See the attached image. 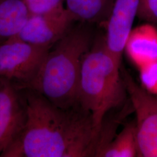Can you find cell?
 I'll return each mask as SVG.
<instances>
[{"label":"cell","instance_id":"cell-12","mask_svg":"<svg viewBox=\"0 0 157 157\" xmlns=\"http://www.w3.org/2000/svg\"><path fill=\"white\" fill-rule=\"evenodd\" d=\"M99 157H138L135 121L126 124L122 131L102 149Z\"/></svg>","mask_w":157,"mask_h":157},{"label":"cell","instance_id":"cell-9","mask_svg":"<svg viewBox=\"0 0 157 157\" xmlns=\"http://www.w3.org/2000/svg\"><path fill=\"white\" fill-rule=\"evenodd\" d=\"M124 52L138 69L157 61V26L146 22L133 28Z\"/></svg>","mask_w":157,"mask_h":157},{"label":"cell","instance_id":"cell-6","mask_svg":"<svg viewBox=\"0 0 157 157\" xmlns=\"http://www.w3.org/2000/svg\"><path fill=\"white\" fill-rule=\"evenodd\" d=\"M74 22L65 8L50 13L30 15L20 32L12 39L52 47L72 28Z\"/></svg>","mask_w":157,"mask_h":157},{"label":"cell","instance_id":"cell-4","mask_svg":"<svg viewBox=\"0 0 157 157\" xmlns=\"http://www.w3.org/2000/svg\"><path fill=\"white\" fill-rule=\"evenodd\" d=\"M51 48L14 39L0 44V78L9 81L18 90L27 88Z\"/></svg>","mask_w":157,"mask_h":157},{"label":"cell","instance_id":"cell-13","mask_svg":"<svg viewBox=\"0 0 157 157\" xmlns=\"http://www.w3.org/2000/svg\"><path fill=\"white\" fill-rule=\"evenodd\" d=\"M30 15L50 13L65 7V0H23Z\"/></svg>","mask_w":157,"mask_h":157},{"label":"cell","instance_id":"cell-10","mask_svg":"<svg viewBox=\"0 0 157 157\" xmlns=\"http://www.w3.org/2000/svg\"><path fill=\"white\" fill-rule=\"evenodd\" d=\"M29 16L23 0H0V44L19 33Z\"/></svg>","mask_w":157,"mask_h":157},{"label":"cell","instance_id":"cell-3","mask_svg":"<svg viewBox=\"0 0 157 157\" xmlns=\"http://www.w3.org/2000/svg\"><path fill=\"white\" fill-rule=\"evenodd\" d=\"M121 69V62L107 48L104 35L97 36L82 63L77 105L90 113L101 135L108 113L120 106L127 94Z\"/></svg>","mask_w":157,"mask_h":157},{"label":"cell","instance_id":"cell-2","mask_svg":"<svg viewBox=\"0 0 157 157\" xmlns=\"http://www.w3.org/2000/svg\"><path fill=\"white\" fill-rule=\"evenodd\" d=\"M90 25L82 23L72 26L51 48L27 88L37 91L62 108L78 106L82 63L95 37Z\"/></svg>","mask_w":157,"mask_h":157},{"label":"cell","instance_id":"cell-5","mask_svg":"<svg viewBox=\"0 0 157 157\" xmlns=\"http://www.w3.org/2000/svg\"><path fill=\"white\" fill-rule=\"evenodd\" d=\"M122 78L136 114L138 157H157V105L154 95L135 82L121 67Z\"/></svg>","mask_w":157,"mask_h":157},{"label":"cell","instance_id":"cell-7","mask_svg":"<svg viewBox=\"0 0 157 157\" xmlns=\"http://www.w3.org/2000/svg\"><path fill=\"white\" fill-rule=\"evenodd\" d=\"M9 81L0 78V157L24 126L26 108L22 96Z\"/></svg>","mask_w":157,"mask_h":157},{"label":"cell","instance_id":"cell-1","mask_svg":"<svg viewBox=\"0 0 157 157\" xmlns=\"http://www.w3.org/2000/svg\"><path fill=\"white\" fill-rule=\"evenodd\" d=\"M26 120L2 157H98L102 135L90 113L58 107L37 91L22 89Z\"/></svg>","mask_w":157,"mask_h":157},{"label":"cell","instance_id":"cell-11","mask_svg":"<svg viewBox=\"0 0 157 157\" xmlns=\"http://www.w3.org/2000/svg\"><path fill=\"white\" fill-rule=\"evenodd\" d=\"M115 0H65L75 21L93 24L106 22Z\"/></svg>","mask_w":157,"mask_h":157},{"label":"cell","instance_id":"cell-14","mask_svg":"<svg viewBox=\"0 0 157 157\" xmlns=\"http://www.w3.org/2000/svg\"><path fill=\"white\" fill-rule=\"evenodd\" d=\"M141 86L152 95H157V61L139 69Z\"/></svg>","mask_w":157,"mask_h":157},{"label":"cell","instance_id":"cell-8","mask_svg":"<svg viewBox=\"0 0 157 157\" xmlns=\"http://www.w3.org/2000/svg\"><path fill=\"white\" fill-rule=\"evenodd\" d=\"M139 3L140 0H115L106 21L104 36L107 48L121 62L126 43L137 17Z\"/></svg>","mask_w":157,"mask_h":157},{"label":"cell","instance_id":"cell-15","mask_svg":"<svg viewBox=\"0 0 157 157\" xmlns=\"http://www.w3.org/2000/svg\"><path fill=\"white\" fill-rule=\"evenodd\" d=\"M137 17L157 26V0H140Z\"/></svg>","mask_w":157,"mask_h":157},{"label":"cell","instance_id":"cell-16","mask_svg":"<svg viewBox=\"0 0 157 157\" xmlns=\"http://www.w3.org/2000/svg\"><path fill=\"white\" fill-rule=\"evenodd\" d=\"M155 100H156V103H157V97L155 98Z\"/></svg>","mask_w":157,"mask_h":157}]
</instances>
